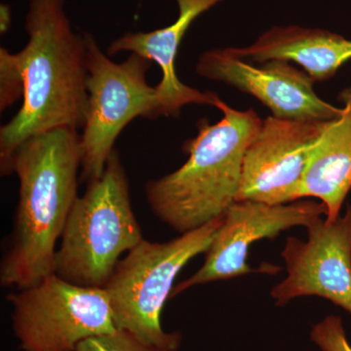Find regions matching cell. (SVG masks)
<instances>
[{"label":"cell","instance_id":"12","mask_svg":"<svg viewBox=\"0 0 351 351\" xmlns=\"http://www.w3.org/2000/svg\"><path fill=\"white\" fill-rule=\"evenodd\" d=\"M179 15L174 23L152 32H127L113 40L108 48V56L120 52L135 53L156 63L162 78L156 85L161 117H178L186 106L216 105L219 96L213 92H202L184 84L176 71V58L182 38L189 27L200 15L223 0H175Z\"/></svg>","mask_w":351,"mask_h":351},{"label":"cell","instance_id":"16","mask_svg":"<svg viewBox=\"0 0 351 351\" xmlns=\"http://www.w3.org/2000/svg\"><path fill=\"white\" fill-rule=\"evenodd\" d=\"M76 351H161L124 330L85 339Z\"/></svg>","mask_w":351,"mask_h":351},{"label":"cell","instance_id":"15","mask_svg":"<svg viewBox=\"0 0 351 351\" xmlns=\"http://www.w3.org/2000/svg\"><path fill=\"white\" fill-rule=\"evenodd\" d=\"M24 95V80L17 54L0 48V110H7Z\"/></svg>","mask_w":351,"mask_h":351},{"label":"cell","instance_id":"1","mask_svg":"<svg viewBox=\"0 0 351 351\" xmlns=\"http://www.w3.org/2000/svg\"><path fill=\"white\" fill-rule=\"evenodd\" d=\"M25 27L29 40L16 53L23 105L0 128L2 176L12 174L14 154L25 141L58 128L78 131L86 119V39L73 32L64 0H31Z\"/></svg>","mask_w":351,"mask_h":351},{"label":"cell","instance_id":"4","mask_svg":"<svg viewBox=\"0 0 351 351\" xmlns=\"http://www.w3.org/2000/svg\"><path fill=\"white\" fill-rule=\"evenodd\" d=\"M143 240L125 168L114 149L103 175L88 182L69 213L54 274L76 285L105 288L122 254Z\"/></svg>","mask_w":351,"mask_h":351},{"label":"cell","instance_id":"13","mask_svg":"<svg viewBox=\"0 0 351 351\" xmlns=\"http://www.w3.org/2000/svg\"><path fill=\"white\" fill-rule=\"evenodd\" d=\"M228 50L239 59L257 63L294 62L315 82L330 80L351 60L350 39L326 29L294 25L271 27L251 45Z\"/></svg>","mask_w":351,"mask_h":351},{"label":"cell","instance_id":"17","mask_svg":"<svg viewBox=\"0 0 351 351\" xmlns=\"http://www.w3.org/2000/svg\"><path fill=\"white\" fill-rule=\"evenodd\" d=\"M311 339L322 351H351L343 320L339 316H327L314 325Z\"/></svg>","mask_w":351,"mask_h":351},{"label":"cell","instance_id":"7","mask_svg":"<svg viewBox=\"0 0 351 351\" xmlns=\"http://www.w3.org/2000/svg\"><path fill=\"white\" fill-rule=\"evenodd\" d=\"M7 300L23 351H76L85 339L119 330L105 288L76 285L55 274Z\"/></svg>","mask_w":351,"mask_h":351},{"label":"cell","instance_id":"3","mask_svg":"<svg viewBox=\"0 0 351 351\" xmlns=\"http://www.w3.org/2000/svg\"><path fill=\"white\" fill-rule=\"evenodd\" d=\"M215 107L223 117L200 120L197 135L184 145L188 160L145 184L152 213L181 234L223 217L237 201L245 152L262 126L252 108L237 110L221 99Z\"/></svg>","mask_w":351,"mask_h":351},{"label":"cell","instance_id":"5","mask_svg":"<svg viewBox=\"0 0 351 351\" xmlns=\"http://www.w3.org/2000/svg\"><path fill=\"white\" fill-rule=\"evenodd\" d=\"M223 217L169 241L144 239L119 261L105 287L117 329L161 351L179 350L181 334L163 329V307L181 270L209 248Z\"/></svg>","mask_w":351,"mask_h":351},{"label":"cell","instance_id":"2","mask_svg":"<svg viewBox=\"0 0 351 351\" xmlns=\"http://www.w3.org/2000/svg\"><path fill=\"white\" fill-rule=\"evenodd\" d=\"M82 156V136L71 128L34 136L14 154L19 201L0 267L2 286L20 290L54 274L57 241L78 198Z\"/></svg>","mask_w":351,"mask_h":351},{"label":"cell","instance_id":"14","mask_svg":"<svg viewBox=\"0 0 351 351\" xmlns=\"http://www.w3.org/2000/svg\"><path fill=\"white\" fill-rule=\"evenodd\" d=\"M343 113L330 120L309 154L300 199L315 198L326 207V218L339 217L351 189V87L339 94Z\"/></svg>","mask_w":351,"mask_h":351},{"label":"cell","instance_id":"8","mask_svg":"<svg viewBox=\"0 0 351 351\" xmlns=\"http://www.w3.org/2000/svg\"><path fill=\"white\" fill-rule=\"evenodd\" d=\"M320 201L297 200L288 204L270 205L258 201H235L223 217L202 267L186 280L175 286L171 297L193 287L234 278L258 270L248 262L252 244L274 239L284 230L295 226L307 228L316 219L326 217Z\"/></svg>","mask_w":351,"mask_h":351},{"label":"cell","instance_id":"6","mask_svg":"<svg viewBox=\"0 0 351 351\" xmlns=\"http://www.w3.org/2000/svg\"><path fill=\"white\" fill-rule=\"evenodd\" d=\"M87 45L88 107L82 128L80 181L99 179L120 133L137 117H161L156 87L147 82L152 62L130 53L122 63L112 61L89 32Z\"/></svg>","mask_w":351,"mask_h":351},{"label":"cell","instance_id":"18","mask_svg":"<svg viewBox=\"0 0 351 351\" xmlns=\"http://www.w3.org/2000/svg\"><path fill=\"white\" fill-rule=\"evenodd\" d=\"M12 25V10L7 4H1L0 6V32L6 34Z\"/></svg>","mask_w":351,"mask_h":351},{"label":"cell","instance_id":"9","mask_svg":"<svg viewBox=\"0 0 351 351\" xmlns=\"http://www.w3.org/2000/svg\"><path fill=\"white\" fill-rule=\"evenodd\" d=\"M307 239L288 237L281 256L287 276L271 290L276 306L300 297L329 300L351 314V206L343 217L316 219Z\"/></svg>","mask_w":351,"mask_h":351},{"label":"cell","instance_id":"10","mask_svg":"<svg viewBox=\"0 0 351 351\" xmlns=\"http://www.w3.org/2000/svg\"><path fill=\"white\" fill-rule=\"evenodd\" d=\"M329 121L269 117L245 152L237 201L270 205L300 200L309 154Z\"/></svg>","mask_w":351,"mask_h":351},{"label":"cell","instance_id":"11","mask_svg":"<svg viewBox=\"0 0 351 351\" xmlns=\"http://www.w3.org/2000/svg\"><path fill=\"white\" fill-rule=\"evenodd\" d=\"M195 71L207 80L251 95L277 119L330 121L343 113V108L334 107L317 96L313 89L315 82L306 71L284 60H270L256 66L225 48L201 54Z\"/></svg>","mask_w":351,"mask_h":351}]
</instances>
